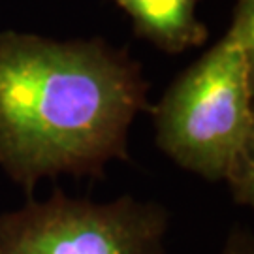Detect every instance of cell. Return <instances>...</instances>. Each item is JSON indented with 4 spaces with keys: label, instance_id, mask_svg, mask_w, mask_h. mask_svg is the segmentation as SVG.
I'll use <instances>...</instances> for the list:
<instances>
[{
    "label": "cell",
    "instance_id": "cell-3",
    "mask_svg": "<svg viewBox=\"0 0 254 254\" xmlns=\"http://www.w3.org/2000/svg\"><path fill=\"white\" fill-rule=\"evenodd\" d=\"M168 213L154 201L28 198L0 215V254H164Z\"/></svg>",
    "mask_w": 254,
    "mask_h": 254
},
{
    "label": "cell",
    "instance_id": "cell-2",
    "mask_svg": "<svg viewBox=\"0 0 254 254\" xmlns=\"http://www.w3.org/2000/svg\"><path fill=\"white\" fill-rule=\"evenodd\" d=\"M254 0H236L222 38L153 109L156 145L181 168L254 203Z\"/></svg>",
    "mask_w": 254,
    "mask_h": 254
},
{
    "label": "cell",
    "instance_id": "cell-1",
    "mask_svg": "<svg viewBox=\"0 0 254 254\" xmlns=\"http://www.w3.org/2000/svg\"><path fill=\"white\" fill-rule=\"evenodd\" d=\"M141 64L102 38L55 42L0 32V166L30 194L38 181L102 175L128 158V130L149 109Z\"/></svg>",
    "mask_w": 254,
    "mask_h": 254
},
{
    "label": "cell",
    "instance_id": "cell-4",
    "mask_svg": "<svg viewBox=\"0 0 254 254\" xmlns=\"http://www.w3.org/2000/svg\"><path fill=\"white\" fill-rule=\"evenodd\" d=\"M132 19L136 36L166 53H183L205 44L207 27L196 9L200 0H111Z\"/></svg>",
    "mask_w": 254,
    "mask_h": 254
},
{
    "label": "cell",
    "instance_id": "cell-5",
    "mask_svg": "<svg viewBox=\"0 0 254 254\" xmlns=\"http://www.w3.org/2000/svg\"><path fill=\"white\" fill-rule=\"evenodd\" d=\"M220 254H254L253 236L245 230H234Z\"/></svg>",
    "mask_w": 254,
    "mask_h": 254
}]
</instances>
